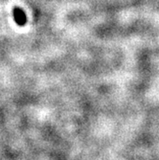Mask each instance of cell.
Listing matches in <instances>:
<instances>
[{"label": "cell", "instance_id": "cell-1", "mask_svg": "<svg viewBox=\"0 0 159 160\" xmlns=\"http://www.w3.org/2000/svg\"><path fill=\"white\" fill-rule=\"evenodd\" d=\"M13 18H14V20L17 23V25L19 26H24L26 24V21H27V18H26V14L25 12L18 7H16L13 8Z\"/></svg>", "mask_w": 159, "mask_h": 160}]
</instances>
